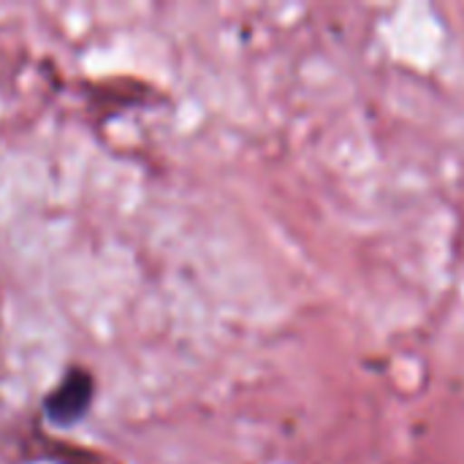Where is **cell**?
I'll return each mask as SVG.
<instances>
[{
    "label": "cell",
    "mask_w": 464,
    "mask_h": 464,
    "mask_svg": "<svg viewBox=\"0 0 464 464\" xmlns=\"http://www.w3.org/2000/svg\"><path fill=\"white\" fill-rule=\"evenodd\" d=\"M90 405V378L84 372H71L46 400V411L54 421L71 424L76 421Z\"/></svg>",
    "instance_id": "6da1fadb"
}]
</instances>
